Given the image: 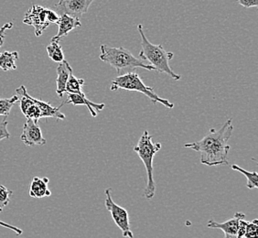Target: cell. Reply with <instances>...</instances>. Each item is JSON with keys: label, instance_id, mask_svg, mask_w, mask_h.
<instances>
[{"label": "cell", "instance_id": "cell-1", "mask_svg": "<svg viewBox=\"0 0 258 238\" xmlns=\"http://www.w3.org/2000/svg\"><path fill=\"white\" fill-rule=\"evenodd\" d=\"M233 119L229 118L218 130L212 129L204 138L191 143L184 145L185 148L197 151L201 156V162L209 167L229 165L230 150L229 139L233 133Z\"/></svg>", "mask_w": 258, "mask_h": 238}, {"label": "cell", "instance_id": "cell-2", "mask_svg": "<svg viewBox=\"0 0 258 238\" xmlns=\"http://www.w3.org/2000/svg\"><path fill=\"white\" fill-rule=\"evenodd\" d=\"M138 30L141 37V50L139 51V58L142 61H149V65L153 66L160 74H166L175 81L180 80L181 76L174 73L169 66V61L174 57L173 52L164 50L162 45L151 43L145 35L142 24L138 25Z\"/></svg>", "mask_w": 258, "mask_h": 238}, {"label": "cell", "instance_id": "cell-3", "mask_svg": "<svg viewBox=\"0 0 258 238\" xmlns=\"http://www.w3.org/2000/svg\"><path fill=\"white\" fill-rule=\"evenodd\" d=\"M152 139L153 137L149 134V131L145 130L144 133L139 139V143L133 149L142 160L147 170L148 182L144 190V195L149 200L153 198L156 194V184L153 175V159L155 155L159 152L162 147L160 143H154Z\"/></svg>", "mask_w": 258, "mask_h": 238}, {"label": "cell", "instance_id": "cell-4", "mask_svg": "<svg viewBox=\"0 0 258 238\" xmlns=\"http://www.w3.org/2000/svg\"><path fill=\"white\" fill-rule=\"evenodd\" d=\"M100 50V60L115 68L118 74L124 69L142 68L149 71L155 70L153 66L146 65L142 60L135 57L134 55L130 52V50L124 49L123 47L114 48L103 44L101 45Z\"/></svg>", "mask_w": 258, "mask_h": 238}, {"label": "cell", "instance_id": "cell-5", "mask_svg": "<svg viewBox=\"0 0 258 238\" xmlns=\"http://www.w3.org/2000/svg\"><path fill=\"white\" fill-rule=\"evenodd\" d=\"M111 91H116V90L123 89L126 91H133V92H139L144 94L147 97L151 100L153 104H163L165 107L172 109L174 104L169 102V100L161 98L159 95L156 94L152 87L147 86L143 83V81L140 79L139 75L137 73H127L123 75H119L112 80L111 83Z\"/></svg>", "mask_w": 258, "mask_h": 238}, {"label": "cell", "instance_id": "cell-6", "mask_svg": "<svg viewBox=\"0 0 258 238\" xmlns=\"http://www.w3.org/2000/svg\"><path fill=\"white\" fill-rule=\"evenodd\" d=\"M105 200L104 205L108 210L114 223L122 231L123 236L127 238H134V234L130 229V221H129L128 212L120 205L115 204L111 195V189L108 188L104 192Z\"/></svg>", "mask_w": 258, "mask_h": 238}, {"label": "cell", "instance_id": "cell-7", "mask_svg": "<svg viewBox=\"0 0 258 238\" xmlns=\"http://www.w3.org/2000/svg\"><path fill=\"white\" fill-rule=\"evenodd\" d=\"M48 9L39 5H33L23 19V23L26 25L34 27L36 37H40L49 26L50 22L47 19Z\"/></svg>", "mask_w": 258, "mask_h": 238}, {"label": "cell", "instance_id": "cell-8", "mask_svg": "<svg viewBox=\"0 0 258 238\" xmlns=\"http://www.w3.org/2000/svg\"><path fill=\"white\" fill-rule=\"evenodd\" d=\"M94 1L95 0H60L55 4V8L59 15L67 14L80 19L87 13Z\"/></svg>", "mask_w": 258, "mask_h": 238}, {"label": "cell", "instance_id": "cell-9", "mask_svg": "<svg viewBox=\"0 0 258 238\" xmlns=\"http://www.w3.org/2000/svg\"><path fill=\"white\" fill-rule=\"evenodd\" d=\"M20 139L28 147L43 146L47 143L39 125L31 119H27Z\"/></svg>", "mask_w": 258, "mask_h": 238}, {"label": "cell", "instance_id": "cell-10", "mask_svg": "<svg viewBox=\"0 0 258 238\" xmlns=\"http://www.w3.org/2000/svg\"><path fill=\"white\" fill-rule=\"evenodd\" d=\"M245 218V214L241 212L235 213L233 218L229 219L224 223H218L210 220L207 223L208 228L220 229L224 233V238H237L239 223L241 219Z\"/></svg>", "mask_w": 258, "mask_h": 238}, {"label": "cell", "instance_id": "cell-11", "mask_svg": "<svg viewBox=\"0 0 258 238\" xmlns=\"http://www.w3.org/2000/svg\"><path fill=\"white\" fill-rule=\"evenodd\" d=\"M57 25L59 27L58 33L51 39V40H54V41H60L63 37L69 34V32L72 30L81 27L82 23L80 21V19L67 15V14H61L57 22Z\"/></svg>", "mask_w": 258, "mask_h": 238}, {"label": "cell", "instance_id": "cell-12", "mask_svg": "<svg viewBox=\"0 0 258 238\" xmlns=\"http://www.w3.org/2000/svg\"><path fill=\"white\" fill-rule=\"evenodd\" d=\"M68 94V99L65 102V104H72L74 105H85L88 110L92 117L97 116V114L102 110L104 109L105 104L103 103H94L90 101L86 95H80L76 94Z\"/></svg>", "mask_w": 258, "mask_h": 238}, {"label": "cell", "instance_id": "cell-13", "mask_svg": "<svg viewBox=\"0 0 258 238\" xmlns=\"http://www.w3.org/2000/svg\"><path fill=\"white\" fill-rule=\"evenodd\" d=\"M73 73V68L67 61H62L57 67V80H56V93L59 97H62L66 94V84L69 76Z\"/></svg>", "mask_w": 258, "mask_h": 238}, {"label": "cell", "instance_id": "cell-14", "mask_svg": "<svg viewBox=\"0 0 258 238\" xmlns=\"http://www.w3.org/2000/svg\"><path fill=\"white\" fill-rule=\"evenodd\" d=\"M30 98L39 107L40 114H41V118L42 117H44V118H46V117H51V118L61 119V120H64L66 118L65 114H62L60 111L61 106L65 104V102L60 104V106L54 107L51 104H49L48 102H44V101L37 99V98H34V97H31L30 95Z\"/></svg>", "mask_w": 258, "mask_h": 238}, {"label": "cell", "instance_id": "cell-15", "mask_svg": "<svg viewBox=\"0 0 258 238\" xmlns=\"http://www.w3.org/2000/svg\"><path fill=\"white\" fill-rule=\"evenodd\" d=\"M49 178L34 177L30 186V196L31 198H44L51 195V192L48 187Z\"/></svg>", "mask_w": 258, "mask_h": 238}, {"label": "cell", "instance_id": "cell-16", "mask_svg": "<svg viewBox=\"0 0 258 238\" xmlns=\"http://www.w3.org/2000/svg\"><path fill=\"white\" fill-rule=\"evenodd\" d=\"M19 59V53L17 51H5L0 54V69L4 72L17 69L16 62Z\"/></svg>", "mask_w": 258, "mask_h": 238}, {"label": "cell", "instance_id": "cell-17", "mask_svg": "<svg viewBox=\"0 0 258 238\" xmlns=\"http://www.w3.org/2000/svg\"><path fill=\"white\" fill-rule=\"evenodd\" d=\"M85 85V80L80 79L75 77L72 73L69 76V79L66 84V94H76L80 95H85L83 92V86Z\"/></svg>", "mask_w": 258, "mask_h": 238}, {"label": "cell", "instance_id": "cell-18", "mask_svg": "<svg viewBox=\"0 0 258 238\" xmlns=\"http://www.w3.org/2000/svg\"><path fill=\"white\" fill-rule=\"evenodd\" d=\"M47 53L50 60H52L55 63H61L64 61V54L61 49V46L60 45V41H54L51 40L50 44L47 46L46 48Z\"/></svg>", "mask_w": 258, "mask_h": 238}, {"label": "cell", "instance_id": "cell-19", "mask_svg": "<svg viewBox=\"0 0 258 238\" xmlns=\"http://www.w3.org/2000/svg\"><path fill=\"white\" fill-rule=\"evenodd\" d=\"M232 169L233 170H237L246 177V178H247V184H246L247 188L250 189V190L258 188V175L256 171L249 172L247 170L243 169V168L239 167L238 165H232Z\"/></svg>", "mask_w": 258, "mask_h": 238}, {"label": "cell", "instance_id": "cell-20", "mask_svg": "<svg viewBox=\"0 0 258 238\" xmlns=\"http://www.w3.org/2000/svg\"><path fill=\"white\" fill-rule=\"evenodd\" d=\"M19 100L18 95H13L10 98H0V116L8 117L12 106L19 102Z\"/></svg>", "mask_w": 258, "mask_h": 238}, {"label": "cell", "instance_id": "cell-21", "mask_svg": "<svg viewBox=\"0 0 258 238\" xmlns=\"http://www.w3.org/2000/svg\"><path fill=\"white\" fill-rule=\"evenodd\" d=\"M13 194V192L7 188L4 185L0 184V207L4 208L10 204V196Z\"/></svg>", "mask_w": 258, "mask_h": 238}, {"label": "cell", "instance_id": "cell-22", "mask_svg": "<svg viewBox=\"0 0 258 238\" xmlns=\"http://www.w3.org/2000/svg\"><path fill=\"white\" fill-rule=\"evenodd\" d=\"M244 238H258L257 219H253L252 222L247 223Z\"/></svg>", "mask_w": 258, "mask_h": 238}, {"label": "cell", "instance_id": "cell-23", "mask_svg": "<svg viewBox=\"0 0 258 238\" xmlns=\"http://www.w3.org/2000/svg\"><path fill=\"white\" fill-rule=\"evenodd\" d=\"M23 114L25 115L27 119H31L36 123H38L39 119L41 118L40 109L34 103L31 104L28 109L26 110L25 113Z\"/></svg>", "mask_w": 258, "mask_h": 238}, {"label": "cell", "instance_id": "cell-24", "mask_svg": "<svg viewBox=\"0 0 258 238\" xmlns=\"http://www.w3.org/2000/svg\"><path fill=\"white\" fill-rule=\"evenodd\" d=\"M8 125L9 122L4 119L0 122V141L3 139H10V134L8 130Z\"/></svg>", "mask_w": 258, "mask_h": 238}, {"label": "cell", "instance_id": "cell-25", "mask_svg": "<svg viewBox=\"0 0 258 238\" xmlns=\"http://www.w3.org/2000/svg\"><path fill=\"white\" fill-rule=\"evenodd\" d=\"M13 27V23L12 22H7L6 24L2 26L0 28V48L4 44V41H5V32L6 30H10Z\"/></svg>", "mask_w": 258, "mask_h": 238}, {"label": "cell", "instance_id": "cell-26", "mask_svg": "<svg viewBox=\"0 0 258 238\" xmlns=\"http://www.w3.org/2000/svg\"><path fill=\"white\" fill-rule=\"evenodd\" d=\"M247 221H245L244 218L240 220L239 223L238 232H237V238H244L245 234V230H246V225H247Z\"/></svg>", "mask_w": 258, "mask_h": 238}, {"label": "cell", "instance_id": "cell-27", "mask_svg": "<svg viewBox=\"0 0 258 238\" xmlns=\"http://www.w3.org/2000/svg\"><path fill=\"white\" fill-rule=\"evenodd\" d=\"M47 19H48V21L50 22V24H51V23L57 24L58 20L60 19V15H59L56 11H54V10H48Z\"/></svg>", "mask_w": 258, "mask_h": 238}, {"label": "cell", "instance_id": "cell-28", "mask_svg": "<svg viewBox=\"0 0 258 238\" xmlns=\"http://www.w3.org/2000/svg\"><path fill=\"white\" fill-rule=\"evenodd\" d=\"M237 2H238V4L245 9L257 8L258 7V0H237Z\"/></svg>", "mask_w": 258, "mask_h": 238}, {"label": "cell", "instance_id": "cell-29", "mask_svg": "<svg viewBox=\"0 0 258 238\" xmlns=\"http://www.w3.org/2000/svg\"><path fill=\"white\" fill-rule=\"evenodd\" d=\"M0 226L12 230L17 235H21L23 233V231L21 229L18 228L14 225H11V224H9V223H5V222H2V221H0Z\"/></svg>", "mask_w": 258, "mask_h": 238}, {"label": "cell", "instance_id": "cell-30", "mask_svg": "<svg viewBox=\"0 0 258 238\" xmlns=\"http://www.w3.org/2000/svg\"><path fill=\"white\" fill-rule=\"evenodd\" d=\"M2 212H3V208H1V207H0V213H2Z\"/></svg>", "mask_w": 258, "mask_h": 238}]
</instances>
